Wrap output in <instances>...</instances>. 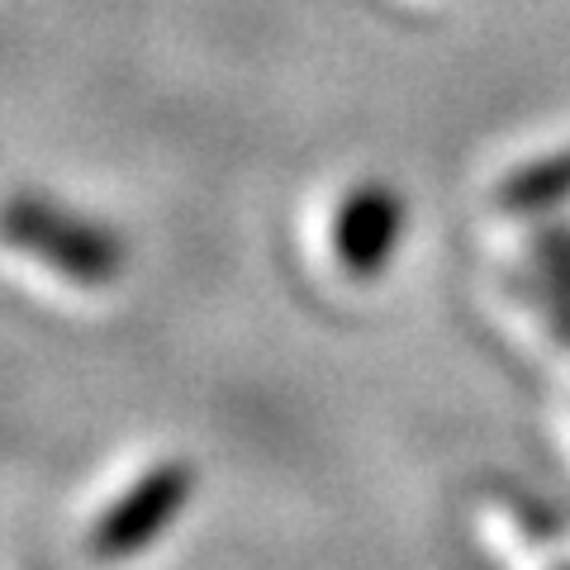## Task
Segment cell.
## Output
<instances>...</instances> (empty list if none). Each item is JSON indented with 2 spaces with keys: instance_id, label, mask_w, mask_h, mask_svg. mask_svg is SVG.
I'll use <instances>...</instances> for the list:
<instances>
[{
  "instance_id": "3",
  "label": "cell",
  "mask_w": 570,
  "mask_h": 570,
  "mask_svg": "<svg viewBox=\"0 0 570 570\" xmlns=\"http://www.w3.org/2000/svg\"><path fill=\"white\" fill-rule=\"evenodd\" d=\"M400 228H404V205L395 190L356 186V195H347L333 219V247H337V262L347 266V276L366 281L385 272V262L400 243Z\"/></svg>"
},
{
  "instance_id": "4",
  "label": "cell",
  "mask_w": 570,
  "mask_h": 570,
  "mask_svg": "<svg viewBox=\"0 0 570 570\" xmlns=\"http://www.w3.org/2000/svg\"><path fill=\"white\" fill-rule=\"evenodd\" d=\"M570 200V153H557L547 163H532L523 171H513L504 186H499V205L504 209H547Z\"/></svg>"
},
{
  "instance_id": "2",
  "label": "cell",
  "mask_w": 570,
  "mask_h": 570,
  "mask_svg": "<svg viewBox=\"0 0 570 570\" xmlns=\"http://www.w3.org/2000/svg\"><path fill=\"white\" fill-rule=\"evenodd\" d=\"M195 490V466L186 461H167L138 480V485L105 513L91 532V551L100 561H124L142 551L148 542L163 538V528L186 509V499Z\"/></svg>"
},
{
  "instance_id": "5",
  "label": "cell",
  "mask_w": 570,
  "mask_h": 570,
  "mask_svg": "<svg viewBox=\"0 0 570 570\" xmlns=\"http://www.w3.org/2000/svg\"><path fill=\"white\" fill-rule=\"evenodd\" d=\"M542 266L557 281V309H561V328L570 333V238H547L542 243Z\"/></svg>"
},
{
  "instance_id": "1",
  "label": "cell",
  "mask_w": 570,
  "mask_h": 570,
  "mask_svg": "<svg viewBox=\"0 0 570 570\" xmlns=\"http://www.w3.org/2000/svg\"><path fill=\"white\" fill-rule=\"evenodd\" d=\"M10 238L14 247L43 257L52 272H62L81 285H105L119 276V243L110 234H100L96 224L71 219V214L52 205L20 200L10 209Z\"/></svg>"
}]
</instances>
